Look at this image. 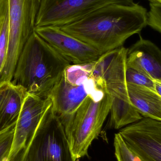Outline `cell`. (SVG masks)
<instances>
[{"mask_svg": "<svg viewBox=\"0 0 161 161\" xmlns=\"http://www.w3.org/2000/svg\"><path fill=\"white\" fill-rule=\"evenodd\" d=\"M147 11L139 4H111L80 19L59 27L94 48L100 55L122 47L147 25Z\"/></svg>", "mask_w": 161, "mask_h": 161, "instance_id": "cell-1", "label": "cell"}, {"mask_svg": "<svg viewBox=\"0 0 161 161\" xmlns=\"http://www.w3.org/2000/svg\"><path fill=\"white\" fill-rule=\"evenodd\" d=\"M70 64L34 31L19 57L11 82L29 94L47 98Z\"/></svg>", "mask_w": 161, "mask_h": 161, "instance_id": "cell-2", "label": "cell"}, {"mask_svg": "<svg viewBox=\"0 0 161 161\" xmlns=\"http://www.w3.org/2000/svg\"><path fill=\"white\" fill-rule=\"evenodd\" d=\"M112 98L104 92L87 97L71 115L60 120L75 160L88 156L110 113Z\"/></svg>", "mask_w": 161, "mask_h": 161, "instance_id": "cell-3", "label": "cell"}, {"mask_svg": "<svg viewBox=\"0 0 161 161\" xmlns=\"http://www.w3.org/2000/svg\"><path fill=\"white\" fill-rule=\"evenodd\" d=\"M17 161H76L64 127L52 104L44 113L30 143Z\"/></svg>", "mask_w": 161, "mask_h": 161, "instance_id": "cell-4", "label": "cell"}, {"mask_svg": "<svg viewBox=\"0 0 161 161\" xmlns=\"http://www.w3.org/2000/svg\"><path fill=\"white\" fill-rule=\"evenodd\" d=\"M105 92L89 74L85 64H70L48 97L60 120L71 115L88 97Z\"/></svg>", "mask_w": 161, "mask_h": 161, "instance_id": "cell-5", "label": "cell"}, {"mask_svg": "<svg viewBox=\"0 0 161 161\" xmlns=\"http://www.w3.org/2000/svg\"><path fill=\"white\" fill-rule=\"evenodd\" d=\"M42 0H8L9 36L5 63L0 82L11 81L19 57L35 31Z\"/></svg>", "mask_w": 161, "mask_h": 161, "instance_id": "cell-6", "label": "cell"}, {"mask_svg": "<svg viewBox=\"0 0 161 161\" xmlns=\"http://www.w3.org/2000/svg\"><path fill=\"white\" fill-rule=\"evenodd\" d=\"M127 53L128 49L122 46L101 55L96 61L85 64L97 85L111 97L113 105H132L126 78Z\"/></svg>", "mask_w": 161, "mask_h": 161, "instance_id": "cell-7", "label": "cell"}, {"mask_svg": "<svg viewBox=\"0 0 161 161\" xmlns=\"http://www.w3.org/2000/svg\"><path fill=\"white\" fill-rule=\"evenodd\" d=\"M135 3L133 0H42L36 19V27H61L108 5H132Z\"/></svg>", "mask_w": 161, "mask_h": 161, "instance_id": "cell-8", "label": "cell"}, {"mask_svg": "<svg viewBox=\"0 0 161 161\" xmlns=\"http://www.w3.org/2000/svg\"><path fill=\"white\" fill-rule=\"evenodd\" d=\"M118 133L141 161H161V121L144 117Z\"/></svg>", "mask_w": 161, "mask_h": 161, "instance_id": "cell-9", "label": "cell"}, {"mask_svg": "<svg viewBox=\"0 0 161 161\" xmlns=\"http://www.w3.org/2000/svg\"><path fill=\"white\" fill-rule=\"evenodd\" d=\"M52 104L49 97L42 98L29 94L26 97L15 125L8 157L9 161L18 160L30 143L44 113Z\"/></svg>", "mask_w": 161, "mask_h": 161, "instance_id": "cell-10", "label": "cell"}, {"mask_svg": "<svg viewBox=\"0 0 161 161\" xmlns=\"http://www.w3.org/2000/svg\"><path fill=\"white\" fill-rule=\"evenodd\" d=\"M35 32L71 64L91 63L101 56L94 48L64 32L59 27H35Z\"/></svg>", "mask_w": 161, "mask_h": 161, "instance_id": "cell-11", "label": "cell"}, {"mask_svg": "<svg viewBox=\"0 0 161 161\" xmlns=\"http://www.w3.org/2000/svg\"><path fill=\"white\" fill-rule=\"evenodd\" d=\"M127 66L142 71L154 80H161V51L142 37L128 49Z\"/></svg>", "mask_w": 161, "mask_h": 161, "instance_id": "cell-12", "label": "cell"}, {"mask_svg": "<svg viewBox=\"0 0 161 161\" xmlns=\"http://www.w3.org/2000/svg\"><path fill=\"white\" fill-rule=\"evenodd\" d=\"M28 94L25 88L11 81L0 82V131L16 124Z\"/></svg>", "mask_w": 161, "mask_h": 161, "instance_id": "cell-13", "label": "cell"}, {"mask_svg": "<svg viewBox=\"0 0 161 161\" xmlns=\"http://www.w3.org/2000/svg\"><path fill=\"white\" fill-rule=\"evenodd\" d=\"M130 103L143 117L161 121V97L147 87L127 83Z\"/></svg>", "mask_w": 161, "mask_h": 161, "instance_id": "cell-14", "label": "cell"}, {"mask_svg": "<svg viewBox=\"0 0 161 161\" xmlns=\"http://www.w3.org/2000/svg\"><path fill=\"white\" fill-rule=\"evenodd\" d=\"M9 16L8 0H0V76L8 50Z\"/></svg>", "mask_w": 161, "mask_h": 161, "instance_id": "cell-15", "label": "cell"}, {"mask_svg": "<svg viewBox=\"0 0 161 161\" xmlns=\"http://www.w3.org/2000/svg\"><path fill=\"white\" fill-rule=\"evenodd\" d=\"M126 78L129 84L144 86L156 91L154 80L138 69L127 66Z\"/></svg>", "mask_w": 161, "mask_h": 161, "instance_id": "cell-16", "label": "cell"}, {"mask_svg": "<svg viewBox=\"0 0 161 161\" xmlns=\"http://www.w3.org/2000/svg\"><path fill=\"white\" fill-rule=\"evenodd\" d=\"M114 145L117 161H141L129 147L119 133L114 135Z\"/></svg>", "mask_w": 161, "mask_h": 161, "instance_id": "cell-17", "label": "cell"}, {"mask_svg": "<svg viewBox=\"0 0 161 161\" xmlns=\"http://www.w3.org/2000/svg\"><path fill=\"white\" fill-rule=\"evenodd\" d=\"M15 125L0 131V161L8 158L15 133Z\"/></svg>", "mask_w": 161, "mask_h": 161, "instance_id": "cell-18", "label": "cell"}, {"mask_svg": "<svg viewBox=\"0 0 161 161\" xmlns=\"http://www.w3.org/2000/svg\"><path fill=\"white\" fill-rule=\"evenodd\" d=\"M150 9L147 12V25L161 33V4L150 3Z\"/></svg>", "mask_w": 161, "mask_h": 161, "instance_id": "cell-19", "label": "cell"}, {"mask_svg": "<svg viewBox=\"0 0 161 161\" xmlns=\"http://www.w3.org/2000/svg\"><path fill=\"white\" fill-rule=\"evenodd\" d=\"M155 88L156 92L161 97V80H154Z\"/></svg>", "mask_w": 161, "mask_h": 161, "instance_id": "cell-20", "label": "cell"}, {"mask_svg": "<svg viewBox=\"0 0 161 161\" xmlns=\"http://www.w3.org/2000/svg\"><path fill=\"white\" fill-rule=\"evenodd\" d=\"M150 3H157L161 4V0H148Z\"/></svg>", "mask_w": 161, "mask_h": 161, "instance_id": "cell-21", "label": "cell"}, {"mask_svg": "<svg viewBox=\"0 0 161 161\" xmlns=\"http://www.w3.org/2000/svg\"><path fill=\"white\" fill-rule=\"evenodd\" d=\"M2 161H9L8 158H6L4 159Z\"/></svg>", "mask_w": 161, "mask_h": 161, "instance_id": "cell-22", "label": "cell"}]
</instances>
